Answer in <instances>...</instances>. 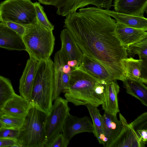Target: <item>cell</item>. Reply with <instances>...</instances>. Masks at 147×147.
Here are the masks:
<instances>
[{"instance_id":"34","label":"cell","mask_w":147,"mask_h":147,"mask_svg":"<svg viewBox=\"0 0 147 147\" xmlns=\"http://www.w3.org/2000/svg\"><path fill=\"white\" fill-rule=\"evenodd\" d=\"M140 141L145 146L147 144V129L138 130L136 131Z\"/></svg>"},{"instance_id":"6","label":"cell","mask_w":147,"mask_h":147,"mask_svg":"<svg viewBox=\"0 0 147 147\" xmlns=\"http://www.w3.org/2000/svg\"><path fill=\"white\" fill-rule=\"evenodd\" d=\"M0 15L1 22L25 25L36 19L34 3L30 0H5L0 3Z\"/></svg>"},{"instance_id":"20","label":"cell","mask_w":147,"mask_h":147,"mask_svg":"<svg viewBox=\"0 0 147 147\" xmlns=\"http://www.w3.org/2000/svg\"><path fill=\"white\" fill-rule=\"evenodd\" d=\"M114 81L104 85V100L102 105V109L105 112L117 115L119 112L117 98L120 87Z\"/></svg>"},{"instance_id":"9","label":"cell","mask_w":147,"mask_h":147,"mask_svg":"<svg viewBox=\"0 0 147 147\" xmlns=\"http://www.w3.org/2000/svg\"><path fill=\"white\" fill-rule=\"evenodd\" d=\"M114 0H60L55 7L57 8L56 13L65 16L76 12L79 8L88 5H93L97 7L109 9L113 6Z\"/></svg>"},{"instance_id":"26","label":"cell","mask_w":147,"mask_h":147,"mask_svg":"<svg viewBox=\"0 0 147 147\" xmlns=\"http://www.w3.org/2000/svg\"><path fill=\"white\" fill-rule=\"evenodd\" d=\"M15 94L10 80L0 76V110Z\"/></svg>"},{"instance_id":"17","label":"cell","mask_w":147,"mask_h":147,"mask_svg":"<svg viewBox=\"0 0 147 147\" xmlns=\"http://www.w3.org/2000/svg\"><path fill=\"white\" fill-rule=\"evenodd\" d=\"M113 6L116 12L144 17L147 11V0H114Z\"/></svg>"},{"instance_id":"19","label":"cell","mask_w":147,"mask_h":147,"mask_svg":"<svg viewBox=\"0 0 147 147\" xmlns=\"http://www.w3.org/2000/svg\"><path fill=\"white\" fill-rule=\"evenodd\" d=\"M32 106L30 102L15 93L6 103L1 111L4 114L24 118Z\"/></svg>"},{"instance_id":"11","label":"cell","mask_w":147,"mask_h":147,"mask_svg":"<svg viewBox=\"0 0 147 147\" xmlns=\"http://www.w3.org/2000/svg\"><path fill=\"white\" fill-rule=\"evenodd\" d=\"M119 117L122 125L121 130L109 147H145L135 131L121 113L119 114Z\"/></svg>"},{"instance_id":"14","label":"cell","mask_w":147,"mask_h":147,"mask_svg":"<svg viewBox=\"0 0 147 147\" xmlns=\"http://www.w3.org/2000/svg\"><path fill=\"white\" fill-rule=\"evenodd\" d=\"M77 68L96 78L103 85L115 81L103 65L85 55H83L80 65Z\"/></svg>"},{"instance_id":"5","label":"cell","mask_w":147,"mask_h":147,"mask_svg":"<svg viewBox=\"0 0 147 147\" xmlns=\"http://www.w3.org/2000/svg\"><path fill=\"white\" fill-rule=\"evenodd\" d=\"M47 115L32 106L19 129L18 140L21 147H45Z\"/></svg>"},{"instance_id":"18","label":"cell","mask_w":147,"mask_h":147,"mask_svg":"<svg viewBox=\"0 0 147 147\" xmlns=\"http://www.w3.org/2000/svg\"><path fill=\"white\" fill-rule=\"evenodd\" d=\"M100 12L106 13L115 18L116 22L129 27L147 30V19L144 17L132 16L118 12L109 9L95 7Z\"/></svg>"},{"instance_id":"21","label":"cell","mask_w":147,"mask_h":147,"mask_svg":"<svg viewBox=\"0 0 147 147\" xmlns=\"http://www.w3.org/2000/svg\"><path fill=\"white\" fill-rule=\"evenodd\" d=\"M104 132L108 139V147L117 137L122 129L121 121L117 115L104 112L102 115Z\"/></svg>"},{"instance_id":"33","label":"cell","mask_w":147,"mask_h":147,"mask_svg":"<svg viewBox=\"0 0 147 147\" xmlns=\"http://www.w3.org/2000/svg\"><path fill=\"white\" fill-rule=\"evenodd\" d=\"M21 147L20 143L17 140L0 138V147Z\"/></svg>"},{"instance_id":"28","label":"cell","mask_w":147,"mask_h":147,"mask_svg":"<svg viewBox=\"0 0 147 147\" xmlns=\"http://www.w3.org/2000/svg\"><path fill=\"white\" fill-rule=\"evenodd\" d=\"M24 118H21L4 114L0 117L3 127L19 129L22 126Z\"/></svg>"},{"instance_id":"3","label":"cell","mask_w":147,"mask_h":147,"mask_svg":"<svg viewBox=\"0 0 147 147\" xmlns=\"http://www.w3.org/2000/svg\"><path fill=\"white\" fill-rule=\"evenodd\" d=\"M54 90L53 62L50 58L38 61L32 92L31 104L49 115L53 105Z\"/></svg>"},{"instance_id":"8","label":"cell","mask_w":147,"mask_h":147,"mask_svg":"<svg viewBox=\"0 0 147 147\" xmlns=\"http://www.w3.org/2000/svg\"><path fill=\"white\" fill-rule=\"evenodd\" d=\"M62 132L65 139L69 142L74 136L78 134L85 132L93 133L92 123L87 116L79 117L69 113L66 117Z\"/></svg>"},{"instance_id":"30","label":"cell","mask_w":147,"mask_h":147,"mask_svg":"<svg viewBox=\"0 0 147 147\" xmlns=\"http://www.w3.org/2000/svg\"><path fill=\"white\" fill-rule=\"evenodd\" d=\"M19 129L3 127L0 129V138L18 140Z\"/></svg>"},{"instance_id":"1","label":"cell","mask_w":147,"mask_h":147,"mask_svg":"<svg viewBox=\"0 0 147 147\" xmlns=\"http://www.w3.org/2000/svg\"><path fill=\"white\" fill-rule=\"evenodd\" d=\"M65 17L64 27L83 54L101 64L115 80H126L122 60L128 55L116 36L115 20L94 7L82 8Z\"/></svg>"},{"instance_id":"35","label":"cell","mask_w":147,"mask_h":147,"mask_svg":"<svg viewBox=\"0 0 147 147\" xmlns=\"http://www.w3.org/2000/svg\"><path fill=\"white\" fill-rule=\"evenodd\" d=\"M39 2L45 5L56 6L60 0H38Z\"/></svg>"},{"instance_id":"12","label":"cell","mask_w":147,"mask_h":147,"mask_svg":"<svg viewBox=\"0 0 147 147\" xmlns=\"http://www.w3.org/2000/svg\"><path fill=\"white\" fill-rule=\"evenodd\" d=\"M67 62L58 51L55 54L53 62L54 90L53 100L60 97V94L68 87L70 74L64 73L62 66Z\"/></svg>"},{"instance_id":"4","label":"cell","mask_w":147,"mask_h":147,"mask_svg":"<svg viewBox=\"0 0 147 147\" xmlns=\"http://www.w3.org/2000/svg\"><path fill=\"white\" fill-rule=\"evenodd\" d=\"M26 51L30 57L38 61L50 58L54 48L55 38L53 31L41 26L36 18L26 26L22 36Z\"/></svg>"},{"instance_id":"25","label":"cell","mask_w":147,"mask_h":147,"mask_svg":"<svg viewBox=\"0 0 147 147\" xmlns=\"http://www.w3.org/2000/svg\"><path fill=\"white\" fill-rule=\"evenodd\" d=\"M127 51V55L130 57L136 54L138 55L139 59L142 61V73L147 74V38L130 45Z\"/></svg>"},{"instance_id":"29","label":"cell","mask_w":147,"mask_h":147,"mask_svg":"<svg viewBox=\"0 0 147 147\" xmlns=\"http://www.w3.org/2000/svg\"><path fill=\"white\" fill-rule=\"evenodd\" d=\"M129 124L135 131L138 130L147 129V112L142 114Z\"/></svg>"},{"instance_id":"23","label":"cell","mask_w":147,"mask_h":147,"mask_svg":"<svg viewBox=\"0 0 147 147\" xmlns=\"http://www.w3.org/2000/svg\"><path fill=\"white\" fill-rule=\"evenodd\" d=\"M142 62L131 57L122 60V64L126 71V79L139 81L146 84L147 79L142 76Z\"/></svg>"},{"instance_id":"27","label":"cell","mask_w":147,"mask_h":147,"mask_svg":"<svg viewBox=\"0 0 147 147\" xmlns=\"http://www.w3.org/2000/svg\"><path fill=\"white\" fill-rule=\"evenodd\" d=\"M36 18L38 23L42 27L50 31H53L54 26L48 19L43 8L38 2L34 3Z\"/></svg>"},{"instance_id":"16","label":"cell","mask_w":147,"mask_h":147,"mask_svg":"<svg viewBox=\"0 0 147 147\" xmlns=\"http://www.w3.org/2000/svg\"><path fill=\"white\" fill-rule=\"evenodd\" d=\"M0 48L11 50H26L22 36L0 23Z\"/></svg>"},{"instance_id":"31","label":"cell","mask_w":147,"mask_h":147,"mask_svg":"<svg viewBox=\"0 0 147 147\" xmlns=\"http://www.w3.org/2000/svg\"><path fill=\"white\" fill-rule=\"evenodd\" d=\"M3 23L22 37L25 32L27 25L9 21L5 22Z\"/></svg>"},{"instance_id":"36","label":"cell","mask_w":147,"mask_h":147,"mask_svg":"<svg viewBox=\"0 0 147 147\" xmlns=\"http://www.w3.org/2000/svg\"><path fill=\"white\" fill-rule=\"evenodd\" d=\"M4 113L1 110H0V117ZM4 126L3 125L2 122L0 120V129Z\"/></svg>"},{"instance_id":"32","label":"cell","mask_w":147,"mask_h":147,"mask_svg":"<svg viewBox=\"0 0 147 147\" xmlns=\"http://www.w3.org/2000/svg\"><path fill=\"white\" fill-rule=\"evenodd\" d=\"M69 143L61 133L55 137L48 147H67Z\"/></svg>"},{"instance_id":"2","label":"cell","mask_w":147,"mask_h":147,"mask_svg":"<svg viewBox=\"0 0 147 147\" xmlns=\"http://www.w3.org/2000/svg\"><path fill=\"white\" fill-rule=\"evenodd\" d=\"M100 82L84 71L72 69L69 85L63 91L65 99L76 106L91 105L98 107L103 103L104 98L95 91L97 84Z\"/></svg>"},{"instance_id":"24","label":"cell","mask_w":147,"mask_h":147,"mask_svg":"<svg viewBox=\"0 0 147 147\" xmlns=\"http://www.w3.org/2000/svg\"><path fill=\"white\" fill-rule=\"evenodd\" d=\"M126 92L139 100L147 106V88L144 83L139 81L126 79L123 81Z\"/></svg>"},{"instance_id":"7","label":"cell","mask_w":147,"mask_h":147,"mask_svg":"<svg viewBox=\"0 0 147 147\" xmlns=\"http://www.w3.org/2000/svg\"><path fill=\"white\" fill-rule=\"evenodd\" d=\"M68 103L65 98L60 97L54 100L51 112L46 117L45 147H48L55 137L61 133L66 117L70 110Z\"/></svg>"},{"instance_id":"15","label":"cell","mask_w":147,"mask_h":147,"mask_svg":"<svg viewBox=\"0 0 147 147\" xmlns=\"http://www.w3.org/2000/svg\"><path fill=\"white\" fill-rule=\"evenodd\" d=\"M61 48L58 51L64 58L67 63L68 61L76 60L79 65L83 56L71 35L66 28L60 34Z\"/></svg>"},{"instance_id":"37","label":"cell","mask_w":147,"mask_h":147,"mask_svg":"<svg viewBox=\"0 0 147 147\" xmlns=\"http://www.w3.org/2000/svg\"><path fill=\"white\" fill-rule=\"evenodd\" d=\"M0 21H1V17L0 15Z\"/></svg>"},{"instance_id":"22","label":"cell","mask_w":147,"mask_h":147,"mask_svg":"<svg viewBox=\"0 0 147 147\" xmlns=\"http://www.w3.org/2000/svg\"><path fill=\"white\" fill-rule=\"evenodd\" d=\"M87 108L91 117L93 128V134L98 142L104 147H108V139L104 132L102 115L97 107L87 104Z\"/></svg>"},{"instance_id":"10","label":"cell","mask_w":147,"mask_h":147,"mask_svg":"<svg viewBox=\"0 0 147 147\" xmlns=\"http://www.w3.org/2000/svg\"><path fill=\"white\" fill-rule=\"evenodd\" d=\"M38 63L37 60L30 57L20 80V95L30 102Z\"/></svg>"},{"instance_id":"13","label":"cell","mask_w":147,"mask_h":147,"mask_svg":"<svg viewBox=\"0 0 147 147\" xmlns=\"http://www.w3.org/2000/svg\"><path fill=\"white\" fill-rule=\"evenodd\" d=\"M116 36L126 50L130 45L147 38V31L127 26L116 22Z\"/></svg>"}]
</instances>
